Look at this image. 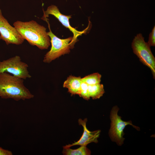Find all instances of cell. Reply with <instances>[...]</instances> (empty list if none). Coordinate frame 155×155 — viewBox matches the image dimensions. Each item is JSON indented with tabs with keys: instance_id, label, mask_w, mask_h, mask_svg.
Wrapping results in <instances>:
<instances>
[{
	"instance_id": "obj_1",
	"label": "cell",
	"mask_w": 155,
	"mask_h": 155,
	"mask_svg": "<svg viewBox=\"0 0 155 155\" xmlns=\"http://www.w3.org/2000/svg\"><path fill=\"white\" fill-rule=\"evenodd\" d=\"M13 25L23 39L31 45L36 46L41 50L47 49L50 46V38L46 28L35 21H17Z\"/></svg>"
},
{
	"instance_id": "obj_2",
	"label": "cell",
	"mask_w": 155,
	"mask_h": 155,
	"mask_svg": "<svg viewBox=\"0 0 155 155\" xmlns=\"http://www.w3.org/2000/svg\"><path fill=\"white\" fill-rule=\"evenodd\" d=\"M24 80L8 73H0V97L16 101L33 98L34 95L24 86Z\"/></svg>"
},
{
	"instance_id": "obj_3",
	"label": "cell",
	"mask_w": 155,
	"mask_h": 155,
	"mask_svg": "<svg viewBox=\"0 0 155 155\" xmlns=\"http://www.w3.org/2000/svg\"><path fill=\"white\" fill-rule=\"evenodd\" d=\"M48 19L47 18L42 19L48 24L49 31L47 34L50 38L51 46L50 50L45 55L43 62L49 63L61 56L69 53L76 42L74 40L73 37L61 39L57 36L51 31Z\"/></svg>"
},
{
	"instance_id": "obj_4",
	"label": "cell",
	"mask_w": 155,
	"mask_h": 155,
	"mask_svg": "<svg viewBox=\"0 0 155 155\" xmlns=\"http://www.w3.org/2000/svg\"><path fill=\"white\" fill-rule=\"evenodd\" d=\"M133 53L140 61L151 70L154 78H155V58L147 42H146L142 34L135 36L131 44Z\"/></svg>"
},
{
	"instance_id": "obj_5",
	"label": "cell",
	"mask_w": 155,
	"mask_h": 155,
	"mask_svg": "<svg viewBox=\"0 0 155 155\" xmlns=\"http://www.w3.org/2000/svg\"><path fill=\"white\" fill-rule=\"evenodd\" d=\"M28 67L27 63L22 61L20 56L16 55L0 61V73L6 72L26 80L31 77Z\"/></svg>"
},
{
	"instance_id": "obj_6",
	"label": "cell",
	"mask_w": 155,
	"mask_h": 155,
	"mask_svg": "<svg viewBox=\"0 0 155 155\" xmlns=\"http://www.w3.org/2000/svg\"><path fill=\"white\" fill-rule=\"evenodd\" d=\"M119 108L117 106H114L111 112L110 118L111 121V127L109 134L112 140L117 143L119 146L123 143L125 138L123 137L124 134L123 129L128 125H131L137 130L140 128L134 125L131 121H125L118 115Z\"/></svg>"
},
{
	"instance_id": "obj_7",
	"label": "cell",
	"mask_w": 155,
	"mask_h": 155,
	"mask_svg": "<svg viewBox=\"0 0 155 155\" xmlns=\"http://www.w3.org/2000/svg\"><path fill=\"white\" fill-rule=\"evenodd\" d=\"M0 40L4 41L6 44L19 45L22 44L24 39L16 29L12 26L3 16L0 9Z\"/></svg>"
},
{
	"instance_id": "obj_8",
	"label": "cell",
	"mask_w": 155,
	"mask_h": 155,
	"mask_svg": "<svg viewBox=\"0 0 155 155\" xmlns=\"http://www.w3.org/2000/svg\"><path fill=\"white\" fill-rule=\"evenodd\" d=\"M43 11L44 14L41 19L47 18L49 17V15L54 16L64 26L68 28L72 32L73 35V40L76 42L78 41V37L85 33L87 31L86 30L87 29L82 31H80L71 27L69 22V19L71 18V16H66L62 14L56 5H51L47 7L46 11H44L43 10Z\"/></svg>"
},
{
	"instance_id": "obj_9",
	"label": "cell",
	"mask_w": 155,
	"mask_h": 155,
	"mask_svg": "<svg viewBox=\"0 0 155 155\" xmlns=\"http://www.w3.org/2000/svg\"><path fill=\"white\" fill-rule=\"evenodd\" d=\"M87 119H85L82 120L81 119L78 120V122L80 125L83 127L84 131L83 134L78 141L75 142L72 144H69L63 147V148H68L75 145L86 146L89 144L91 142L97 143L98 142L97 139L99 137L100 130H97L93 131L88 130L86 127Z\"/></svg>"
},
{
	"instance_id": "obj_10",
	"label": "cell",
	"mask_w": 155,
	"mask_h": 155,
	"mask_svg": "<svg viewBox=\"0 0 155 155\" xmlns=\"http://www.w3.org/2000/svg\"><path fill=\"white\" fill-rule=\"evenodd\" d=\"M82 82L80 77L70 75L64 82L63 87L67 88L71 95H79Z\"/></svg>"
},
{
	"instance_id": "obj_11",
	"label": "cell",
	"mask_w": 155,
	"mask_h": 155,
	"mask_svg": "<svg viewBox=\"0 0 155 155\" xmlns=\"http://www.w3.org/2000/svg\"><path fill=\"white\" fill-rule=\"evenodd\" d=\"M88 91L90 97L93 99L99 98L105 92L102 84H97L88 85Z\"/></svg>"
},
{
	"instance_id": "obj_12",
	"label": "cell",
	"mask_w": 155,
	"mask_h": 155,
	"mask_svg": "<svg viewBox=\"0 0 155 155\" xmlns=\"http://www.w3.org/2000/svg\"><path fill=\"white\" fill-rule=\"evenodd\" d=\"M62 152L65 155H90L91 152L86 146H81L75 149H72L70 148H63Z\"/></svg>"
},
{
	"instance_id": "obj_13",
	"label": "cell",
	"mask_w": 155,
	"mask_h": 155,
	"mask_svg": "<svg viewBox=\"0 0 155 155\" xmlns=\"http://www.w3.org/2000/svg\"><path fill=\"white\" fill-rule=\"evenodd\" d=\"M101 75L98 73H94L82 78V82L88 85H94L100 83Z\"/></svg>"
},
{
	"instance_id": "obj_14",
	"label": "cell",
	"mask_w": 155,
	"mask_h": 155,
	"mask_svg": "<svg viewBox=\"0 0 155 155\" xmlns=\"http://www.w3.org/2000/svg\"><path fill=\"white\" fill-rule=\"evenodd\" d=\"M78 95L85 100H88L90 99V97L88 91V85L86 83L82 82Z\"/></svg>"
},
{
	"instance_id": "obj_15",
	"label": "cell",
	"mask_w": 155,
	"mask_h": 155,
	"mask_svg": "<svg viewBox=\"0 0 155 155\" xmlns=\"http://www.w3.org/2000/svg\"><path fill=\"white\" fill-rule=\"evenodd\" d=\"M148 44L150 46H155V26H154L151 32L149 35V39Z\"/></svg>"
},
{
	"instance_id": "obj_16",
	"label": "cell",
	"mask_w": 155,
	"mask_h": 155,
	"mask_svg": "<svg viewBox=\"0 0 155 155\" xmlns=\"http://www.w3.org/2000/svg\"><path fill=\"white\" fill-rule=\"evenodd\" d=\"M12 152L9 150L3 149L0 147V155H12Z\"/></svg>"
}]
</instances>
